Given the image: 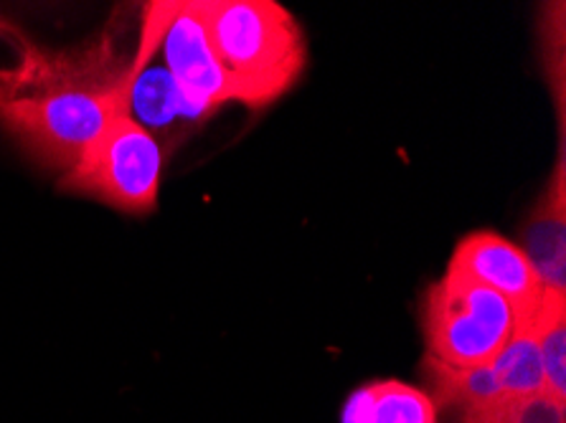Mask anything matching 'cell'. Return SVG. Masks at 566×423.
<instances>
[{"label":"cell","mask_w":566,"mask_h":423,"mask_svg":"<svg viewBox=\"0 0 566 423\" xmlns=\"http://www.w3.org/2000/svg\"><path fill=\"white\" fill-rule=\"evenodd\" d=\"M166 152L156 135L127 115L113 119L97 142L62 176V191L87 195L125 213L156 209Z\"/></svg>","instance_id":"4"},{"label":"cell","mask_w":566,"mask_h":423,"mask_svg":"<svg viewBox=\"0 0 566 423\" xmlns=\"http://www.w3.org/2000/svg\"><path fill=\"white\" fill-rule=\"evenodd\" d=\"M193 8L247 107H268L305 68L303 31L274 0H193Z\"/></svg>","instance_id":"2"},{"label":"cell","mask_w":566,"mask_h":423,"mask_svg":"<svg viewBox=\"0 0 566 423\" xmlns=\"http://www.w3.org/2000/svg\"><path fill=\"white\" fill-rule=\"evenodd\" d=\"M422 330L427 358L450 368H485L516 332V313L499 292L444 272L424 295Z\"/></svg>","instance_id":"3"},{"label":"cell","mask_w":566,"mask_h":423,"mask_svg":"<svg viewBox=\"0 0 566 423\" xmlns=\"http://www.w3.org/2000/svg\"><path fill=\"white\" fill-rule=\"evenodd\" d=\"M460 423H566V403L546 393L531 399H505L462 409Z\"/></svg>","instance_id":"12"},{"label":"cell","mask_w":566,"mask_h":423,"mask_svg":"<svg viewBox=\"0 0 566 423\" xmlns=\"http://www.w3.org/2000/svg\"><path fill=\"white\" fill-rule=\"evenodd\" d=\"M521 252L528 256L544 289L566 295V172L564 155L554 170L552 186L531 213L523 231Z\"/></svg>","instance_id":"8"},{"label":"cell","mask_w":566,"mask_h":423,"mask_svg":"<svg viewBox=\"0 0 566 423\" xmlns=\"http://www.w3.org/2000/svg\"><path fill=\"white\" fill-rule=\"evenodd\" d=\"M516 322H528L534 332L538 358L544 368L546 393L566 403V295L544 289L534 315Z\"/></svg>","instance_id":"10"},{"label":"cell","mask_w":566,"mask_h":423,"mask_svg":"<svg viewBox=\"0 0 566 423\" xmlns=\"http://www.w3.org/2000/svg\"><path fill=\"white\" fill-rule=\"evenodd\" d=\"M495 378H499L503 399H531V395H544V368L538 358V348L528 322H516L511 342L493 362ZM548 395V393H546Z\"/></svg>","instance_id":"11"},{"label":"cell","mask_w":566,"mask_h":423,"mask_svg":"<svg viewBox=\"0 0 566 423\" xmlns=\"http://www.w3.org/2000/svg\"><path fill=\"white\" fill-rule=\"evenodd\" d=\"M340 423H437V403L422 388L374 381L348 395Z\"/></svg>","instance_id":"9"},{"label":"cell","mask_w":566,"mask_h":423,"mask_svg":"<svg viewBox=\"0 0 566 423\" xmlns=\"http://www.w3.org/2000/svg\"><path fill=\"white\" fill-rule=\"evenodd\" d=\"M130 66L115 62L109 43L44 56L15 72L0 92V125L41 168L66 172L125 115Z\"/></svg>","instance_id":"1"},{"label":"cell","mask_w":566,"mask_h":423,"mask_svg":"<svg viewBox=\"0 0 566 423\" xmlns=\"http://www.w3.org/2000/svg\"><path fill=\"white\" fill-rule=\"evenodd\" d=\"M150 64V62H148ZM130 66L125 94V115L150 135L186 133L193 125L203 123L206 112L186 97L166 66Z\"/></svg>","instance_id":"7"},{"label":"cell","mask_w":566,"mask_h":423,"mask_svg":"<svg viewBox=\"0 0 566 423\" xmlns=\"http://www.w3.org/2000/svg\"><path fill=\"white\" fill-rule=\"evenodd\" d=\"M158 19V43L166 72L196 102L206 115L217 112L229 102H242L244 94L227 72L213 41L206 31L201 15L191 3H150Z\"/></svg>","instance_id":"5"},{"label":"cell","mask_w":566,"mask_h":423,"mask_svg":"<svg viewBox=\"0 0 566 423\" xmlns=\"http://www.w3.org/2000/svg\"><path fill=\"white\" fill-rule=\"evenodd\" d=\"M542 51L556 107H559V115H564V3L546 6L542 21Z\"/></svg>","instance_id":"13"},{"label":"cell","mask_w":566,"mask_h":423,"mask_svg":"<svg viewBox=\"0 0 566 423\" xmlns=\"http://www.w3.org/2000/svg\"><path fill=\"white\" fill-rule=\"evenodd\" d=\"M448 272L475 279L483 287L499 292L511 302L516 319L534 315L544 284L538 279L534 264L521 252V246L493 231L470 233L454 246Z\"/></svg>","instance_id":"6"}]
</instances>
